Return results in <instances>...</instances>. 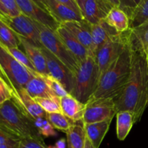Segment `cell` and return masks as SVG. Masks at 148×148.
<instances>
[{
	"label": "cell",
	"mask_w": 148,
	"mask_h": 148,
	"mask_svg": "<svg viewBox=\"0 0 148 148\" xmlns=\"http://www.w3.org/2000/svg\"><path fill=\"white\" fill-rule=\"evenodd\" d=\"M130 43L132 62L130 78L125 89L115 103L118 112L129 111L134 114L135 124L140 121L148 106V52L138 43L132 31Z\"/></svg>",
	"instance_id": "cell-1"
},
{
	"label": "cell",
	"mask_w": 148,
	"mask_h": 148,
	"mask_svg": "<svg viewBox=\"0 0 148 148\" xmlns=\"http://www.w3.org/2000/svg\"><path fill=\"white\" fill-rule=\"evenodd\" d=\"M131 62L132 49L130 40L121 55L101 75L96 90L89 101L98 98H113L116 101L128 83Z\"/></svg>",
	"instance_id": "cell-2"
},
{
	"label": "cell",
	"mask_w": 148,
	"mask_h": 148,
	"mask_svg": "<svg viewBox=\"0 0 148 148\" xmlns=\"http://www.w3.org/2000/svg\"><path fill=\"white\" fill-rule=\"evenodd\" d=\"M0 128L19 139L42 137L33 120L23 113L12 99L0 106Z\"/></svg>",
	"instance_id": "cell-3"
},
{
	"label": "cell",
	"mask_w": 148,
	"mask_h": 148,
	"mask_svg": "<svg viewBox=\"0 0 148 148\" xmlns=\"http://www.w3.org/2000/svg\"><path fill=\"white\" fill-rule=\"evenodd\" d=\"M74 88L70 95L86 104L96 90L99 82V71L95 58L88 56L79 62L75 74Z\"/></svg>",
	"instance_id": "cell-4"
},
{
	"label": "cell",
	"mask_w": 148,
	"mask_h": 148,
	"mask_svg": "<svg viewBox=\"0 0 148 148\" xmlns=\"http://www.w3.org/2000/svg\"><path fill=\"white\" fill-rule=\"evenodd\" d=\"M0 72L13 90L24 88L36 72H32L17 62L0 43Z\"/></svg>",
	"instance_id": "cell-5"
},
{
	"label": "cell",
	"mask_w": 148,
	"mask_h": 148,
	"mask_svg": "<svg viewBox=\"0 0 148 148\" xmlns=\"http://www.w3.org/2000/svg\"><path fill=\"white\" fill-rule=\"evenodd\" d=\"M38 30L39 38L42 47L47 49L59 61L66 65L75 75L79 66V62L69 51L56 32L35 21Z\"/></svg>",
	"instance_id": "cell-6"
},
{
	"label": "cell",
	"mask_w": 148,
	"mask_h": 148,
	"mask_svg": "<svg viewBox=\"0 0 148 148\" xmlns=\"http://www.w3.org/2000/svg\"><path fill=\"white\" fill-rule=\"evenodd\" d=\"M131 29L113 36L95 53V61L99 71V79L110 65L121 55L130 40Z\"/></svg>",
	"instance_id": "cell-7"
},
{
	"label": "cell",
	"mask_w": 148,
	"mask_h": 148,
	"mask_svg": "<svg viewBox=\"0 0 148 148\" xmlns=\"http://www.w3.org/2000/svg\"><path fill=\"white\" fill-rule=\"evenodd\" d=\"M118 113L115 100L113 98H98L86 103L82 124H92L111 120Z\"/></svg>",
	"instance_id": "cell-8"
},
{
	"label": "cell",
	"mask_w": 148,
	"mask_h": 148,
	"mask_svg": "<svg viewBox=\"0 0 148 148\" xmlns=\"http://www.w3.org/2000/svg\"><path fill=\"white\" fill-rule=\"evenodd\" d=\"M0 19L6 23L16 34L25 38L36 46L42 47L39 38L38 30L35 20L24 14L16 17H0Z\"/></svg>",
	"instance_id": "cell-9"
},
{
	"label": "cell",
	"mask_w": 148,
	"mask_h": 148,
	"mask_svg": "<svg viewBox=\"0 0 148 148\" xmlns=\"http://www.w3.org/2000/svg\"><path fill=\"white\" fill-rule=\"evenodd\" d=\"M41 50L46 59L49 75L61 82L68 93L71 94L73 90L75 82L74 74L47 49L41 47Z\"/></svg>",
	"instance_id": "cell-10"
},
{
	"label": "cell",
	"mask_w": 148,
	"mask_h": 148,
	"mask_svg": "<svg viewBox=\"0 0 148 148\" xmlns=\"http://www.w3.org/2000/svg\"><path fill=\"white\" fill-rule=\"evenodd\" d=\"M15 1L21 13L51 30L56 31L61 25L53 18V16L42 9L33 0H15Z\"/></svg>",
	"instance_id": "cell-11"
},
{
	"label": "cell",
	"mask_w": 148,
	"mask_h": 148,
	"mask_svg": "<svg viewBox=\"0 0 148 148\" xmlns=\"http://www.w3.org/2000/svg\"><path fill=\"white\" fill-rule=\"evenodd\" d=\"M12 99L30 119L33 120L38 118L46 119L47 117V113L43 111L25 88L13 90Z\"/></svg>",
	"instance_id": "cell-12"
},
{
	"label": "cell",
	"mask_w": 148,
	"mask_h": 148,
	"mask_svg": "<svg viewBox=\"0 0 148 148\" xmlns=\"http://www.w3.org/2000/svg\"><path fill=\"white\" fill-rule=\"evenodd\" d=\"M114 6L108 0H86L82 14L90 24H96L106 18Z\"/></svg>",
	"instance_id": "cell-13"
},
{
	"label": "cell",
	"mask_w": 148,
	"mask_h": 148,
	"mask_svg": "<svg viewBox=\"0 0 148 148\" xmlns=\"http://www.w3.org/2000/svg\"><path fill=\"white\" fill-rule=\"evenodd\" d=\"M61 25L67 29L89 51L90 56L95 58V52L91 36L90 23L85 20L81 21H69Z\"/></svg>",
	"instance_id": "cell-14"
},
{
	"label": "cell",
	"mask_w": 148,
	"mask_h": 148,
	"mask_svg": "<svg viewBox=\"0 0 148 148\" xmlns=\"http://www.w3.org/2000/svg\"><path fill=\"white\" fill-rule=\"evenodd\" d=\"M20 45L23 46L25 53L29 58L30 62L34 66L36 72L41 74L43 75H49V72L48 70L46 61L45 56L42 52L41 47L36 46L32 42L27 40L25 38L17 35Z\"/></svg>",
	"instance_id": "cell-15"
},
{
	"label": "cell",
	"mask_w": 148,
	"mask_h": 148,
	"mask_svg": "<svg viewBox=\"0 0 148 148\" xmlns=\"http://www.w3.org/2000/svg\"><path fill=\"white\" fill-rule=\"evenodd\" d=\"M46 10L60 24L69 21H81L83 16L56 0H44Z\"/></svg>",
	"instance_id": "cell-16"
},
{
	"label": "cell",
	"mask_w": 148,
	"mask_h": 148,
	"mask_svg": "<svg viewBox=\"0 0 148 148\" xmlns=\"http://www.w3.org/2000/svg\"><path fill=\"white\" fill-rule=\"evenodd\" d=\"M55 32L63 42L64 45L79 63L90 56L88 49L62 25H60Z\"/></svg>",
	"instance_id": "cell-17"
},
{
	"label": "cell",
	"mask_w": 148,
	"mask_h": 148,
	"mask_svg": "<svg viewBox=\"0 0 148 148\" xmlns=\"http://www.w3.org/2000/svg\"><path fill=\"white\" fill-rule=\"evenodd\" d=\"M62 112L72 122L82 121L86 104L82 103L70 94L60 98Z\"/></svg>",
	"instance_id": "cell-18"
},
{
	"label": "cell",
	"mask_w": 148,
	"mask_h": 148,
	"mask_svg": "<svg viewBox=\"0 0 148 148\" xmlns=\"http://www.w3.org/2000/svg\"><path fill=\"white\" fill-rule=\"evenodd\" d=\"M90 29L95 53H96L97 51L103 45L105 44L111 38L120 33L117 32L114 27L109 25L105 20H102L96 24L90 23Z\"/></svg>",
	"instance_id": "cell-19"
},
{
	"label": "cell",
	"mask_w": 148,
	"mask_h": 148,
	"mask_svg": "<svg viewBox=\"0 0 148 148\" xmlns=\"http://www.w3.org/2000/svg\"><path fill=\"white\" fill-rule=\"evenodd\" d=\"M45 75L36 72L25 86V89L32 98H54L55 95L45 80Z\"/></svg>",
	"instance_id": "cell-20"
},
{
	"label": "cell",
	"mask_w": 148,
	"mask_h": 148,
	"mask_svg": "<svg viewBox=\"0 0 148 148\" xmlns=\"http://www.w3.org/2000/svg\"><path fill=\"white\" fill-rule=\"evenodd\" d=\"M111 122V120H108L92 124H83L87 137L94 148H99L109 130Z\"/></svg>",
	"instance_id": "cell-21"
},
{
	"label": "cell",
	"mask_w": 148,
	"mask_h": 148,
	"mask_svg": "<svg viewBox=\"0 0 148 148\" xmlns=\"http://www.w3.org/2000/svg\"><path fill=\"white\" fill-rule=\"evenodd\" d=\"M105 20L119 33H124L130 29V17L118 7H114L110 11Z\"/></svg>",
	"instance_id": "cell-22"
},
{
	"label": "cell",
	"mask_w": 148,
	"mask_h": 148,
	"mask_svg": "<svg viewBox=\"0 0 148 148\" xmlns=\"http://www.w3.org/2000/svg\"><path fill=\"white\" fill-rule=\"evenodd\" d=\"M134 124V114L129 111H121L116 114V135L119 140L127 138Z\"/></svg>",
	"instance_id": "cell-23"
},
{
	"label": "cell",
	"mask_w": 148,
	"mask_h": 148,
	"mask_svg": "<svg viewBox=\"0 0 148 148\" xmlns=\"http://www.w3.org/2000/svg\"><path fill=\"white\" fill-rule=\"evenodd\" d=\"M65 133L68 148H84L87 136L83 124L80 125L73 123Z\"/></svg>",
	"instance_id": "cell-24"
},
{
	"label": "cell",
	"mask_w": 148,
	"mask_h": 148,
	"mask_svg": "<svg viewBox=\"0 0 148 148\" xmlns=\"http://www.w3.org/2000/svg\"><path fill=\"white\" fill-rule=\"evenodd\" d=\"M0 43L5 47L18 48L20 45L17 34L0 19Z\"/></svg>",
	"instance_id": "cell-25"
},
{
	"label": "cell",
	"mask_w": 148,
	"mask_h": 148,
	"mask_svg": "<svg viewBox=\"0 0 148 148\" xmlns=\"http://www.w3.org/2000/svg\"><path fill=\"white\" fill-rule=\"evenodd\" d=\"M147 22H148V0H142L130 18V28H135Z\"/></svg>",
	"instance_id": "cell-26"
},
{
	"label": "cell",
	"mask_w": 148,
	"mask_h": 148,
	"mask_svg": "<svg viewBox=\"0 0 148 148\" xmlns=\"http://www.w3.org/2000/svg\"><path fill=\"white\" fill-rule=\"evenodd\" d=\"M49 122L56 130H61L66 132L74 122L66 118L62 113H52L47 114L46 117Z\"/></svg>",
	"instance_id": "cell-27"
},
{
	"label": "cell",
	"mask_w": 148,
	"mask_h": 148,
	"mask_svg": "<svg viewBox=\"0 0 148 148\" xmlns=\"http://www.w3.org/2000/svg\"><path fill=\"white\" fill-rule=\"evenodd\" d=\"M35 101L47 114L62 113L61 108L60 98H35Z\"/></svg>",
	"instance_id": "cell-28"
},
{
	"label": "cell",
	"mask_w": 148,
	"mask_h": 148,
	"mask_svg": "<svg viewBox=\"0 0 148 148\" xmlns=\"http://www.w3.org/2000/svg\"><path fill=\"white\" fill-rule=\"evenodd\" d=\"M33 123L38 131L39 134L41 136L49 137H55V136L57 135V133L55 131V129L49 122L47 119H36L33 120Z\"/></svg>",
	"instance_id": "cell-29"
},
{
	"label": "cell",
	"mask_w": 148,
	"mask_h": 148,
	"mask_svg": "<svg viewBox=\"0 0 148 148\" xmlns=\"http://www.w3.org/2000/svg\"><path fill=\"white\" fill-rule=\"evenodd\" d=\"M131 30L142 47L148 51V22Z\"/></svg>",
	"instance_id": "cell-30"
},
{
	"label": "cell",
	"mask_w": 148,
	"mask_h": 148,
	"mask_svg": "<svg viewBox=\"0 0 148 148\" xmlns=\"http://www.w3.org/2000/svg\"><path fill=\"white\" fill-rule=\"evenodd\" d=\"M6 49L15 58L16 60L18 62H20L21 64H23V66H25L27 69H28L29 70L32 71V72H36V69H35L34 66L32 64V62H30V60L29 59V58L27 57V56L26 55V53L25 52L22 51L21 50L19 49V48H8L5 47Z\"/></svg>",
	"instance_id": "cell-31"
},
{
	"label": "cell",
	"mask_w": 148,
	"mask_h": 148,
	"mask_svg": "<svg viewBox=\"0 0 148 148\" xmlns=\"http://www.w3.org/2000/svg\"><path fill=\"white\" fill-rule=\"evenodd\" d=\"M44 77L46 84L55 95L58 96L59 98H62V97H64L69 94L67 91L65 90V88H64L63 85H62V83L59 82L57 79L53 78L51 75H46V76L45 75Z\"/></svg>",
	"instance_id": "cell-32"
},
{
	"label": "cell",
	"mask_w": 148,
	"mask_h": 148,
	"mask_svg": "<svg viewBox=\"0 0 148 148\" xmlns=\"http://www.w3.org/2000/svg\"><path fill=\"white\" fill-rule=\"evenodd\" d=\"M18 148H50L42 137H25L20 140Z\"/></svg>",
	"instance_id": "cell-33"
},
{
	"label": "cell",
	"mask_w": 148,
	"mask_h": 148,
	"mask_svg": "<svg viewBox=\"0 0 148 148\" xmlns=\"http://www.w3.org/2000/svg\"><path fill=\"white\" fill-rule=\"evenodd\" d=\"M13 89L4 78L0 76V106L12 98Z\"/></svg>",
	"instance_id": "cell-34"
},
{
	"label": "cell",
	"mask_w": 148,
	"mask_h": 148,
	"mask_svg": "<svg viewBox=\"0 0 148 148\" xmlns=\"http://www.w3.org/2000/svg\"><path fill=\"white\" fill-rule=\"evenodd\" d=\"M141 1L142 0H119V8L122 10L130 18L133 12Z\"/></svg>",
	"instance_id": "cell-35"
},
{
	"label": "cell",
	"mask_w": 148,
	"mask_h": 148,
	"mask_svg": "<svg viewBox=\"0 0 148 148\" xmlns=\"http://www.w3.org/2000/svg\"><path fill=\"white\" fill-rule=\"evenodd\" d=\"M10 17H16L22 14L15 0H0Z\"/></svg>",
	"instance_id": "cell-36"
},
{
	"label": "cell",
	"mask_w": 148,
	"mask_h": 148,
	"mask_svg": "<svg viewBox=\"0 0 148 148\" xmlns=\"http://www.w3.org/2000/svg\"><path fill=\"white\" fill-rule=\"evenodd\" d=\"M11 140H20V139L7 132L3 129L0 128V145Z\"/></svg>",
	"instance_id": "cell-37"
},
{
	"label": "cell",
	"mask_w": 148,
	"mask_h": 148,
	"mask_svg": "<svg viewBox=\"0 0 148 148\" xmlns=\"http://www.w3.org/2000/svg\"><path fill=\"white\" fill-rule=\"evenodd\" d=\"M56 1L62 3V4H64V5L67 6V7H69V8L72 9V10H75V12L79 13V14H81L82 15V12H81L80 9H79V7H78L77 4L75 0H56Z\"/></svg>",
	"instance_id": "cell-38"
},
{
	"label": "cell",
	"mask_w": 148,
	"mask_h": 148,
	"mask_svg": "<svg viewBox=\"0 0 148 148\" xmlns=\"http://www.w3.org/2000/svg\"><path fill=\"white\" fill-rule=\"evenodd\" d=\"M20 140H9L6 143L0 145V148H18Z\"/></svg>",
	"instance_id": "cell-39"
},
{
	"label": "cell",
	"mask_w": 148,
	"mask_h": 148,
	"mask_svg": "<svg viewBox=\"0 0 148 148\" xmlns=\"http://www.w3.org/2000/svg\"><path fill=\"white\" fill-rule=\"evenodd\" d=\"M50 148H66V140L65 139H60L58 140L54 145L49 146Z\"/></svg>",
	"instance_id": "cell-40"
},
{
	"label": "cell",
	"mask_w": 148,
	"mask_h": 148,
	"mask_svg": "<svg viewBox=\"0 0 148 148\" xmlns=\"http://www.w3.org/2000/svg\"><path fill=\"white\" fill-rule=\"evenodd\" d=\"M6 16H9L8 12L0 1V17H6Z\"/></svg>",
	"instance_id": "cell-41"
},
{
	"label": "cell",
	"mask_w": 148,
	"mask_h": 148,
	"mask_svg": "<svg viewBox=\"0 0 148 148\" xmlns=\"http://www.w3.org/2000/svg\"><path fill=\"white\" fill-rule=\"evenodd\" d=\"M33 1H34L35 3H36L38 5L40 6L42 9H43V10H46V7H45V6H44V0H33Z\"/></svg>",
	"instance_id": "cell-42"
},
{
	"label": "cell",
	"mask_w": 148,
	"mask_h": 148,
	"mask_svg": "<svg viewBox=\"0 0 148 148\" xmlns=\"http://www.w3.org/2000/svg\"><path fill=\"white\" fill-rule=\"evenodd\" d=\"M77 2V4L78 7H79V8L80 9L81 12L82 11V9H83V6H84V4H85V2L86 1V0H75Z\"/></svg>",
	"instance_id": "cell-43"
},
{
	"label": "cell",
	"mask_w": 148,
	"mask_h": 148,
	"mask_svg": "<svg viewBox=\"0 0 148 148\" xmlns=\"http://www.w3.org/2000/svg\"><path fill=\"white\" fill-rule=\"evenodd\" d=\"M84 148H93V146L92 145V144H91L90 140L88 139V137L86 138V141H85V147H84Z\"/></svg>",
	"instance_id": "cell-44"
},
{
	"label": "cell",
	"mask_w": 148,
	"mask_h": 148,
	"mask_svg": "<svg viewBox=\"0 0 148 148\" xmlns=\"http://www.w3.org/2000/svg\"><path fill=\"white\" fill-rule=\"evenodd\" d=\"M114 7H119V0H108Z\"/></svg>",
	"instance_id": "cell-45"
},
{
	"label": "cell",
	"mask_w": 148,
	"mask_h": 148,
	"mask_svg": "<svg viewBox=\"0 0 148 148\" xmlns=\"http://www.w3.org/2000/svg\"><path fill=\"white\" fill-rule=\"evenodd\" d=\"M0 76H1V72H0ZM2 77V76H1Z\"/></svg>",
	"instance_id": "cell-46"
},
{
	"label": "cell",
	"mask_w": 148,
	"mask_h": 148,
	"mask_svg": "<svg viewBox=\"0 0 148 148\" xmlns=\"http://www.w3.org/2000/svg\"><path fill=\"white\" fill-rule=\"evenodd\" d=\"M147 52H148V51H147Z\"/></svg>",
	"instance_id": "cell-47"
},
{
	"label": "cell",
	"mask_w": 148,
	"mask_h": 148,
	"mask_svg": "<svg viewBox=\"0 0 148 148\" xmlns=\"http://www.w3.org/2000/svg\"><path fill=\"white\" fill-rule=\"evenodd\" d=\"M93 148H94V147H93Z\"/></svg>",
	"instance_id": "cell-48"
}]
</instances>
